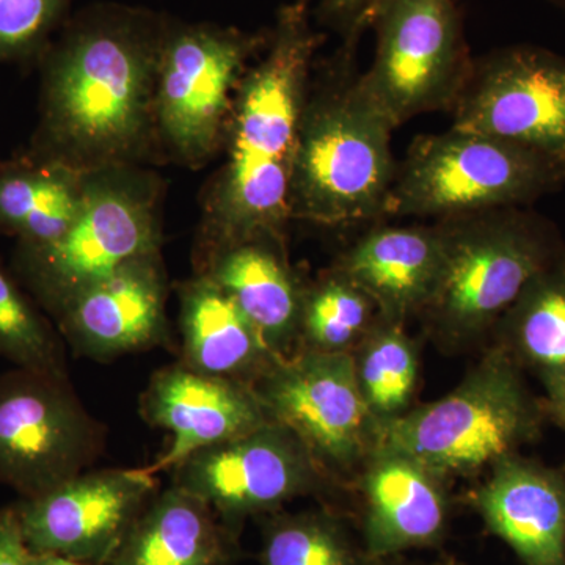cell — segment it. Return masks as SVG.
Masks as SVG:
<instances>
[{
	"mask_svg": "<svg viewBox=\"0 0 565 565\" xmlns=\"http://www.w3.org/2000/svg\"><path fill=\"white\" fill-rule=\"evenodd\" d=\"M526 377L503 351L487 345L451 393L384 424L377 448L404 452L448 479L489 470L537 441L550 419Z\"/></svg>",
	"mask_w": 565,
	"mask_h": 565,
	"instance_id": "8992f818",
	"label": "cell"
},
{
	"mask_svg": "<svg viewBox=\"0 0 565 565\" xmlns=\"http://www.w3.org/2000/svg\"><path fill=\"white\" fill-rule=\"evenodd\" d=\"M311 0L282 3L266 51L234 99L223 163L206 184L193 256L256 236L288 237L297 129L326 35Z\"/></svg>",
	"mask_w": 565,
	"mask_h": 565,
	"instance_id": "7a4b0ae2",
	"label": "cell"
},
{
	"mask_svg": "<svg viewBox=\"0 0 565 565\" xmlns=\"http://www.w3.org/2000/svg\"><path fill=\"white\" fill-rule=\"evenodd\" d=\"M31 565H88L84 563H77V561L68 559V557L55 556V555H33Z\"/></svg>",
	"mask_w": 565,
	"mask_h": 565,
	"instance_id": "d6a6232c",
	"label": "cell"
},
{
	"mask_svg": "<svg viewBox=\"0 0 565 565\" xmlns=\"http://www.w3.org/2000/svg\"><path fill=\"white\" fill-rule=\"evenodd\" d=\"M553 6L559 7V9H565V0H548Z\"/></svg>",
	"mask_w": 565,
	"mask_h": 565,
	"instance_id": "e575fe53",
	"label": "cell"
},
{
	"mask_svg": "<svg viewBox=\"0 0 565 565\" xmlns=\"http://www.w3.org/2000/svg\"><path fill=\"white\" fill-rule=\"evenodd\" d=\"M252 386L270 418L302 441L330 481L360 473L377 448L379 424L349 353L281 356Z\"/></svg>",
	"mask_w": 565,
	"mask_h": 565,
	"instance_id": "30bf717a",
	"label": "cell"
},
{
	"mask_svg": "<svg viewBox=\"0 0 565 565\" xmlns=\"http://www.w3.org/2000/svg\"><path fill=\"white\" fill-rule=\"evenodd\" d=\"M441 233L434 226L377 225L338 256L333 266L360 286L381 318H419L437 280Z\"/></svg>",
	"mask_w": 565,
	"mask_h": 565,
	"instance_id": "ffe728a7",
	"label": "cell"
},
{
	"mask_svg": "<svg viewBox=\"0 0 565 565\" xmlns=\"http://www.w3.org/2000/svg\"><path fill=\"white\" fill-rule=\"evenodd\" d=\"M259 565H371L362 541L353 539L343 519L329 509L285 514L263 523Z\"/></svg>",
	"mask_w": 565,
	"mask_h": 565,
	"instance_id": "4316f807",
	"label": "cell"
},
{
	"mask_svg": "<svg viewBox=\"0 0 565 565\" xmlns=\"http://www.w3.org/2000/svg\"><path fill=\"white\" fill-rule=\"evenodd\" d=\"M87 173L20 151L0 162V234L18 245L61 237L84 202Z\"/></svg>",
	"mask_w": 565,
	"mask_h": 565,
	"instance_id": "cb8c5ba5",
	"label": "cell"
},
{
	"mask_svg": "<svg viewBox=\"0 0 565 565\" xmlns=\"http://www.w3.org/2000/svg\"><path fill=\"white\" fill-rule=\"evenodd\" d=\"M237 556V534L172 484L152 494L107 565H232Z\"/></svg>",
	"mask_w": 565,
	"mask_h": 565,
	"instance_id": "7402d4cb",
	"label": "cell"
},
{
	"mask_svg": "<svg viewBox=\"0 0 565 565\" xmlns=\"http://www.w3.org/2000/svg\"><path fill=\"white\" fill-rule=\"evenodd\" d=\"M452 126L537 152L565 169V55L511 44L475 58Z\"/></svg>",
	"mask_w": 565,
	"mask_h": 565,
	"instance_id": "7c38bea8",
	"label": "cell"
},
{
	"mask_svg": "<svg viewBox=\"0 0 565 565\" xmlns=\"http://www.w3.org/2000/svg\"><path fill=\"white\" fill-rule=\"evenodd\" d=\"M140 414L170 435L166 451L141 467L152 478L273 419L252 385L200 373L180 360L151 375L140 397Z\"/></svg>",
	"mask_w": 565,
	"mask_h": 565,
	"instance_id": "2e32d148",
	"label": "cell"
},
{
	"mask_svg": "<svg viewBox=\"0 0 565 565\" xmlns=\"http://www.w3.org/2000/svg\"><path fill=\"white\" fill-rule=\"evenodd\" d=\"M437 565H462V564H459V563H457V561L451 559V557H449V559H446V561H444V563H440Z\"/></svg>",
	"mask_w": 565,
	"mask_h": 565,
	"instance_id": "d590c367",
	"label": "cell"
},
{
	"mask_svg": "<svg viewBox=\"0 0 565 565\" xmlns=\"http://www.w3.org/2000/svg\"><path fill=\"white\" fill-rule=\"evenodd\" d=\"M349 355L360 393L379 430L414 407L422 362L419 345L405 330V323L379 318Z\"/></svg>",
	"mask_w": 565,
	"mask_h": 565,
	"instance_id": "d4e9b609",
	"label": "cell"
},
{
	"mask_svg": "<svg viewBox=\"0 0 565 565\" xmlns=\"http://www.w3.org/2000/svg\"><path fill=\"white\" fill-rule=\"evenodd\" d=\"M180 362L200 373L253 385L275 355L236 303L203 275L178 282Z\"/></svg>",
	"mask_w": 565,
	"mask_h": 565,
	"instance_id": "44dd1931",
	"label": "cell"
},
{
	"mask_svg": "<svg viewBox=\"0 0 565 565\" xmlns=\"http://www.w3.org/2000/svg\"><path fill=\"white\" fill-rule=\"evenodd\" d=\"M401 556L390 557V559L373 561L371 565H407L399 559Z\"/></svg>",
	"mask_w": 565,
	"mask_h": 565,
	"instance_id": "836d02e7",
	"label": "cell"
},
{
	"mask_svg": "<svg viewBox=\"0 0 565 565\" xmlns=\"http://www.w3.org/2000/svg\"><path fill=\"white\" fill-rule=\"evenodd\" d=\"M379 318L374 300L332 264L305 282L296 352L351 353Z\"/></svg>",
	"mask_w": 565,
	"mask_h": 565,
	"instance_id": "484cf974",
	"label": "cell"
},
{
	"mask_svg": "<svg viewBox=\"0 0 565 565\" xmlns=\"http://www.w3.org/2000/svg\"><path fill=\"white\" fill-rule=\"evenodd\" d=\"M362 35L351 33L315 63L297 129L291 222L341 228L385 218L397 172L394 128L360 81Z\"/></svg>",
	"mask_w": 565,
	"mask_h": 565,
	"instance_id": "3957f363",
	"label": "cell"
},
{
	"mask_svg": "<svg viewBox=\"0 0 565 565\" xmlns=\"http://www.w3.org/2000/svg\"><path fill=\"white\" fill-rule=\"evenodd\" d=\"M156 493L141 468L87 470L13 505L33 555L107 565Z\"/></svg>",
	"mask_w": 565,
	"mask_h": 565,
	"instance_id": "5bb4252c",
	"label": "cell"
},
{
	"mask_svg": "<svg viewBox=\"0 0 565 565\" xmlns=\"http://www.w3.org/2000/svg\"><path fill=\"white\" fill-rule=\"evenodd\" d=\"M503 351L553 401L565 390V247L533 275L494 327Z\"/></svg>",
	"mask_w": 565,
	"mask_h": 565,
	"instance_id": "603a6c76",
	"label": "cell"
},
{
	"mask_svg": "<svg viewBox=\"0 0 565 565\" xmlns=\"http://www.w3.org/2000/svg\"><path fill=\"white\" fill-rule=\"evenodd\" d=\"M0 359L13 367L68 377L65 341L0 255Z\"/></svg>",
	"mask_w": 565,
	"mask_h": 565,
	"instance_id": "83f0119b",
	"label": "cell"
},
{
	"mask_svg": "<svg viewBox=\"0 0 565 565\" xmlns=\"http://www.w3.org/2000/svg\"><path fill=\"white\" fill-rule=\"evenodd\" d=\"M103 445L68 377L21 367L0 375V484L35 497L87 471Z\"/></svg>",
	"mask_w": 565,
	"mask_h": 565,
	"instance_id": "8fae6325",
	"label": "cell"
},
{
	"mask_svg": "<svg viewBox=\"0 0 565 565\" xmlns=\"http://www.w3.org/2000/svg\"><path fill=\"white\" fill-rule=\"evenodd\" d=\"M545 405L548 418L553 419L557 426L563 427L565 430V390L556 399L545 401Z\"/></svg>",
	"mask_w": 565,
	"mask_h": 565,
	"instance_id": "1f68e13d",
	"label": "cell"
},
{
	"mask_svg": "<svg viewBox=\"0 0 565 565\" xmlns=\"http://www.w3.org/2000/svg\"><path fill=\"white\" fill-rule=\"evenodd\" d=\"M489 534L523 565H565V467L525 457H504L471 493Z\"/></svg>",
	"mask_w": 565,
	"mask_h": 565,
	"instance_id": "ac0fdd59",
	"label": "cell"
},
{
	"mask_svg": "<svg viewBox=\"0 0 565 565\" xmlns=\"http://www.w3.org/2000/svg\"><path fill=\"white\" fill-rule=\"evenodd\" d=\"M172 473L173 486L203 500L234 534L250 516L274 514L332 482L302 441L274 419L195 452Z\"/></svg>",
	"mask_w": 565,
	"mask_h": 565,
	"instance_id": "4fadbf2b",
	"label": "cell"
},
{
	"mask_svg": "<svg viewBox=\"0 0 565 565\" xmlns=\"http://www.w3.org/2000/svg\"><path fill=\"white\" fill-rule=\"evenodd\" d=\"M170 20L122 2L71 13L36 63L39 118L24 151L81 173L161 163L154 102Z\"/></svg>",
	"mask_w": 565,
	"mask_h": 565,
	"instance_id": "6da1fadb",
	"label": "cell"
},
{
	"mask_svg": "<svg viewBox=\"0 0 565 565\" xmlns=\"http://www.w3.org/2000/svg\"><path fill=\"white\" fill-rule=\"evenodd\" d=\"M379 0H319L313 9L315 22L321 28L340 33L343 39L367 29L370 11Z\"/></svg>",
	"mask_w": 565,
	"mask_h": 565,
	"instance_id": "f546056e",
	"label": "cell"
},
{
	"mask_svg": "<svg viewBox=\"0 0 565 565\" xmlns=\"http://www.w3.org/2000/svg\"><path fill=\"white\" fill-rule=\"evenodd\" d=\"M359 478L367 559H390L444 542L451 519L448 478L388 448H375Z\"/></svg>",
	"mask_w": 565,
	"mask_h": 565,
	"instance_id": "e0dca14e",
	"label": "cell"
},
{
	"mask_svg": "<svg viewBox=\"0 0 565 565\" xmlns=\"http://www.w3.org/2000/svg\"><path fill=\"white\" fill-rule=\"evenodd\" d=\"M169 289L162 250L150 253L82 291L52 322L77 355L110 362L170 340Z\"/></svg>",
	"mask_w": 565,
	"mask_h": 565,
	"instance_id": "9a60e30c",
	"label": "cell"
},
{
	"mask_svg": "<svg viewBox=\"0 0 565 565\" xmlns=\"http://www.w3.org/2000/svg\"><path fill=\"white\" fill-rule=\"evenodd\" d=\"M565 184L544 156L484 134L451 128L419 136L397 167L385 217L437 221L475 212L531 207Z\"/></svg>",
	"mask_w": 565,
	"mask_h": 565,
	"instance_id": "ba28073f",
	"label": "cell"
},
{
	"mask_svg": "<svg viewBox=\"0 0 565 565\" xmlns=\"http://www.w3.org/2000/svg\"><path fill=\"white\" fill-rule=\"evenodd\" d=\"M195 274L218 286L278 356L296 352L305 281L294 273L288 237L256 236L193 256Z\"/></svg>",
	"mask_w": 565,
	"mask_h": 565,
	"instance_id": "d6986e66",
	"label": "cell"
},
{
	"mask_svg": "<svg viewBox=\"0 0 565 565\" xmlns=\"http://www.w3.org/2000/svg\"><path fill=\"white\" fill-rule=\"evenodd\" d=\"M437 225L441 263L418 318L424 332L444 352L489 345L526 282L563 250V236L531 207L475 212Z\"/></svg>",
	"mask_w": 565,
	"mask_h": 565,
	"instance_id": "277c9868",
	"label": "cell"
},
{
	"mask_svg": "<svg viewBox=\"0 0 565 565\" xmlns=\"http://www.w3.org/2000/svg\"><path fill=\"white\" fill-rule=\"evenodd\" d=\"M366 25L374 57L360 81L394 129L455 109L475 62L456 0H379Z\"/></svg>",
	"mask_w": 565,
	"mask_h": 565,
	"instance_id": "9c48e42d",
	"label": "cell"
},
{
	"mask_svg": "<svg viewBox=\"0 0 565 565\" xmlns=\"http://www.w3.org/2000/svg\"><path fill=\"white\" fill-rule=\"evenodd\" d=\"M269 40L270 28L250 32L172 17L156 84L161 163L200 170L221 154L241 82Z\"/></svg>",
	"mask_w": 565,
	"mask_h": 565,
	"instance_id": "52a82bcc",
	"label": "cell"
},
{
	"mask_svg": "<svg viewBox=\"0 0 565 565\" xmlns=\"http://www.w3.org/2000/svg\"><path fill=\"white\" fill-rule=\"evenodd\" d=\"M74 0H0V65L36 68Z\"/></svg>",
	"mask_w": 565,
	"mask_h": 565,
	"instance_id": "f1b7e54d",
	"label": "cell"
},
{
	"mask_svg": "<svg viewBox=\"0 0 565 565\" xmlns=\"http://www.w3.org/2000/svg\"><path fill=\"white\" fill-rule=\"evenodd\" d=\"M166 181L151 167L87 173L84 202L65 233L14 245L11 269L50 318L125 264L162 250Z\"/></svg>",
	"mask_w": 565,
	"mask_h": 565,
	"instance_id": "5b68a950",
	"label": "cell"
},
{
	"mask_svg": "<svg viewBox=\"0 0 565 565\" xmlns=\"http://www.w3.org/2000/svg\"><path fill=\"white\" fill-rule=\"evenodd\" d=\"M31 561L32 552L13 505L0 509V565H31Z\"/></svg>",
	"mask_w": 565,
	"mask_h": 565,
	"instance_id": "4dcf8cb0",
	"label": "cell"
}]
</instances>
